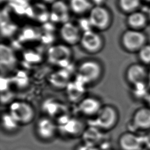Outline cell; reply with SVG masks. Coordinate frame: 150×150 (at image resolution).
<instances>
[{"mask_svg": "<svg viewBox=\"0 0 150 150\" xmlns=\"http://www.w3.org/2000/svg\"><path fill=\"white\" fill-rule=\"evenodd\" d=\"M118 120L117 110L111 105H104L94 117L92 126H94L101 131H108L116 125Z\"/></svg>", "mask_w": 150, "mask_h": 150, "instance_id": "obj_1", "label": "cell"}, {"mask_svg": "<svg viewBox=\"0 0 150 150\" xmlns=\"http://www.w3.org/2000/svg\"><path fill=\"white\" fill-rule=\"evenodd\" d=\"M8 112L19 125L29 124L35 116L33 106L28 102L22 100H15L12 102Z\"/></svg>", "mask_w": 150, "mask_h": 150, "instance_id": "obj_2", "label": "cell"}, {"mask_svg": "<svg viewBox=\"0 0 150 150\" xmlns=\"http://www.w3.org/2000/svg\"><path fill=\"white\" fill-rule=\"evenodd\" d=\"M79 80L84 84L97 81L102 76L103 68L98 62L93 60H85L78 67Z\"/></svg>", "mask_w": 150, "mask_h": 150, "instance_id": "obj_3", "label": "cell"}, {"mask_svg": "<svg viewBox=\"0 0 150 150\" xmlns=\"http://www.w3.org/2000/svg\"><path fill=\"white\" fill-rule=\"evenodd\" d=\"M146 36L139 30L131 29L122 36L121 43L124 47L129 52L139 51L146 44Z\"/></svg>", "mask_w": 150, "mask_h": 150, "instance_id": "obj_4", "label": "cell"}, {"mask_svg": "<svg viewBox=\"0 0 150 150\" xmlns=\"http://www.w3.org/2000/svg\"><path fill=\"white\" fill-rule=\"evenodd\" d=\"M71 57V49L64 45L52 46L47 52L48 61L50 63L57 66H66L70 62Z\"/></svg>", "mask_w": 150, "mask_h": 150, "instance_id": "obj_5", "label": "cell"}, {"mask_svg": "<svg viewBox=\"0 0 150 150\" xmlns=\"http://www.w3.org/2000/svg\"><path fill=\"white\" fill-rule=\"evenodd\" d=\"M88 19L93 28L99 30H104L110 24L111 15L107 9L101 5H96L90 11Z\"/></svg>", "mask_w": 150, "mask_h": 150, "instance_id": "obj_6", "label": "cell"}, {"mask_svg": "<svg viewBox=\"0 0 150 150\" xmlns=\"http://www.w3.org/2000/svg\"><path fill=\"white\" fill-rule=\"evenodd\" d=\"M57 126L50 118L43 117L40 118L35 125L37 135L40 139L48 141L52 139L56 134Z\"/></svg>", "mask_w": 150, "mask_h": 150, "instance_id": "obj_7", "label": "cell"}, {"mask_svg": "<svg viewBox=\"0 0 150 150\" xmlns=\"http://www.w3.org/2000/svg\"><path fill=\"white\" fill-rule=\"evenodd\" d=\"M80 43L86 51L91 53H95L100 51L103 43L101 37L91 29L83 32L81 36Z\"/></svg>", "mask_w": 150, "mask_h": 150, "instance_id": "obj_8", "label": "cell"}, {"mask_svg": "<svg viewBox=\"0 0 150 150\" xmlns=\"http://www.w3.org/2000/svg\"><path fill=\"white\" fill-rule=\"evenodd\" d=\"M118 145L121 150H142L144 146L142 135L132 132L121 134L118 139Z\"/></svg>", "mask_w": 150, "mask_h": 150, "instance_id": "obj_9", "label": "cell"}, {"mask_svg": "<svg viewBox=\"0 0 150 150\" xmlns=\"http://www.w3.org/2000/svg\"><path fill=\"white\" fill-rule=\"evenodd\" d=\"M103 105L100 100L94 97H86L79 101L78 108L83 115L88 117H95Z\"/></svg>", "mask_w": 150, "mask_h": 150, "instance_id": "obj_10", "label": "cell"}, {"mask_svg": "<svg viewBox=\"0 0 150 150\" xmlns=\"http://www.w3.org/2000/svg\"><path fill=\"white\" fill-rule=\"evenodd\" d=\"M148 71L141 64L135 63L130 65L126 71L125 77L127 81L132 86L141 82H145L148 79Z\"/></svg>", "mask_w": 150, "mask_h": 150, "instance_id": "obj_11", "label": "cell"}, {"mask_svg": "<svg viewBox=\"0 0 150 150\" xmlns=\"http://www.w3.org/2000/svg\"><path fill=\"white\" fill-rule=\"evenodd\" d=\"M60 34L63 41L69 45H74L80 42L81 36L79 27L69 22L63 23Z\"/></svg>", "mask_w": 150, "mask_h": 150, "instance_id": "obj_12", "label": "cell"}, {"mask_svg": "<svg viewBox=\"0 0 150 150\" xmlns=\"http://www.w3.org/2000/svg\"><path fill=\"white\" fill-rule=\"evenodd\" d=\"M131 123L135 129H150V108L142 107L136 110L133 115Z\"/></svg>", "mask_w": 150, "mask_h": 150, "instance_id": "obj_13", "label": "cell"}, {"mask_svg": "<svg viewBox=\"0 0 150 150\" xmlns=\"http://www.w3.org/2000/svg\"><path fill=\"white\" fill-rule=\"evenodd\" d=\"M69 8L63 1L57 0L52 4L51 7L52 19L63 23L68 22Z\"/></svg>", "mask_w": 150, "mask_h": 150, "instance_id": "obj_14", "label": "cell"}, {"mask_svg": "<svg viewBox=\"0 0 150 150\" xmlns=\"http://www.w3.org/2000/svg\"><path fill=\"white\" fill-rule=\"evenodd\" d=\"M60 127L65 132L64 133L70 135H76L80 134L81 124L75 118L65 117L60 120Z\"/></svg>", "mask_w": 150, "mask_h": 150, "instance_id": "obj_15", "label": "cell"}, {"mask_svg": "<svg viewBox=\"0 0 150 150\" xmlns=\"http://www.w3.org/2000/svg\"><path fill=\"white\" fill-rule=\"evenodd\" d=\"M0 62L1 66L11 67L16 62V56L13 50L6 45L1 43L0 46Z\"/></svg>", "mask_w": 150, "mask_h": 150, "instance_id": "obj_16", "label": "cell"}, {"mask_svg": "<svg viewBox=\"0 0 150 150\" xmlns=\"http://www.w3.org/2000/svg\"><path fill=\"white\" fill-rule=\"evenodd\" d=\"M127 21L131 29L139 30L146 24L147 17L144 13L135 11L129 13Z\"/></svg>", "mask_w": 150, "mask_h": 150, "instance_id": "obj_17", "label": "cell"}, {"mask_svg": "<svg viewBox=\"0 0 150 150\" xmlns=\"http://www.w3.org/2000/svg\"><path fill=\"white\" fill-rule=\"evenodd\" d=\"M100 131L101 130L94 126L91 125L88 127V129L83 132L84 143L97 146V144L103 137V134Z\"/></svg>", "mask_w": 150, "mask_h": 150, "instance_id": "obj_18", "label": "cell"}, {"mask_svg": "<svg viewBox=\"0 0 150 150\" xmlns=\"http://www.w3.org/2000/svg\"><path fill=\"white\" fill-rule=\"evenodd\" d=\"M93 7V5L89 0H70V9L78 15L86 13Z\"/></svg>", "mask_w": 150, "mask_h": 150, "instance_id": "obj_19", "label": "cell"}, {"mask_svg": "<svg viewBox=\"0 0 150 150\" xmlns=\"http://www.w3.org/2000/svg\"><path fill=\"white\" fill-rule=\"evenodd\" d=\"M19 124L13 118L9 112L4 113L2 115V126L4 130L11 132L15 131Z\"/></svg>", "mask_w": 150, "mask_h": 150, "instance_id": "obj_20", "label": "cell"}, {"mask_svg": "<svg viewBox=\"0 0 150 150\" xmlns=\"http://www.w3.org/2000/svg\"><path fill=\"white\" fill-rule=\"evenodd\" d=\"M141 0H118L119 6L125 12L131 13L136 11L140 5Z\"/></svg>", "mask_w": 150, "mask_h": 150, "instance_id": "obj_21", "label": "cell"}, {"mask_svg": "<svg viewBox=\"0 0 150 150\" xmlns=\"http://www.w3.org/2000/svg\"><path fill=\"white\" fill-rule=\"evenodd\" d=\"M133 96L137 98L145 100L149 92L148 91V86L145 82H141L132 86Z\"/></svg>", "mask_w": 150, "mask_h": 150, "instance_id": "obj_22", "label": "cell"}, {"mask_svg": "<svg viewBox=\"0 0 150 150\" xmlns=\"http://www.w3.org/2000/svg\"><path fill=\"white\" fill-rule=\"evenodd\" d=\"M140 60L145 64H150V45L145 44L138 51Z\"/></svg>", "mask_w": 150, "mask_h": 150, "instance_id": "obj_23", "label": "cell"}, {"mask_svg": "<svg viewBox=\"0 0 150 150\" xmlns=\"http://www.w3.org/2000/svg\"><path fill=\"white\" fill-rule=\"evenodd\" d=\"M76 150H100V149L97 146L83 143V144L79 145L76 148Z\"/></svg>", "mask_w": 150, "mask_h": 150, "instance_id": "obj_24", "label": "cell"}, {"mask_svg": "<svg viewBox=\"0 0 150 150\" xmlns=\"http://www.w3.org/2000/svg\"><path fill=\"white\" fill-rule=\"evenodd\" d=\"M144 146L150 150V131L142 135Z\"/></svg>", "mask_w": 150, "mask_h": 150, "instance_id": "obj_25", "label": "cell"}, {"mask_svg": "<svg viewBox=\"0 0 150 150\" xmlns=\"http://www.w3.org/2000/svg\"><path fill=\"white\" fill-rule=\"evenodd\" d=\"M145 101H146V103L148 104V107L150 108V92L148 94V95L146 96V97L145 98Z\"/></svg>", "mask_w": 150, "mask_h": 150, "instance_id": "obj_26", "label": "cell"}, {"mask_svg": "<svg viewBox=\"0 0 150 150\" xmlns=\"http://www.w3.org/2000/svg\"><path fill=\"white\" fill-rule=\"evenodd\" d=\"M147 83L148 86L150 87V69L148 71V79H147Z\"/></svg>", "mask_w": 150, "mask_h": 150, "instance_id": "obj_27", "label": "cell"}, {"mask_svg": "<svg viewBox=\"0 0 150 150\" xmlns=\"http://www.w3.org/2000/svg\"><path fill=\"white\" fill-rule=\"evenodd\" d=\"M43 1L47 2V3H50V4H53V2H54L55 1H56L57 0H43Z\"/></svg>", "mask_w": 150, "mask_h": 150, "instance_id": "obj_28", "label": "cell"}, {"mask_svg": "<svg viewBox=\"0 0 150 150\" xmlns=\"http://www.w3.org/2000/svg\"><path fill=\"white\" fill-rule=\"evenodd\" d=\"M148 18L149 19V20H150V7L149 8V9H148Z\"/></svg>", "mask_w": 150, "mask_h": 150, "instance_id": "obj_29", "label": "cell"}, {"mask_svg": "<svg viewBox=\"0 0 150 150\" xmlns=\"http://www.w3.org/2000/svg\"><path fill=\"white\" fill-rule=\"evenodd\" d=\"M104 150H114V149H110V148H108V149H104Z\"/></svg>", "mask_w": 150, "mask_h": 150, "instance_id": "obj_30", "label": "cell"}, {"mask_svg": "<svg viewBox=\"0 0 150 150\" xmlns=\"http://www.w3.org/2000/svg\"><path fill=\"white\" fill-rule=\"evenodd\" d=\"M146 1H149V2H150V0H146Z\"/></svg>", "mask_w": 150, "mask_h": 150, "instance_id": "obj_31", "label": "cell"}]
</instances>
